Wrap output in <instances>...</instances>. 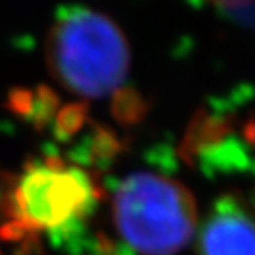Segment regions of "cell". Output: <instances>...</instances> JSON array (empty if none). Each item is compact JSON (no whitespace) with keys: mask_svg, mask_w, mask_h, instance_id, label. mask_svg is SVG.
<instances>
[{"mask_svg":"<svg viewBox=\"0 0 255 255\" xmlns=\"http://www.w3.org/2000/svg\"><path fill=\"white\" fill-rule=\"evenodd\" d=\"M44 53L57 82L87 100L116 92L129 71V46L119 25L84 5H71L57 14Z\"/></svg>","mask_w":255,"mask_h":255,"instance_id":"1","label":"cell"},{"mask_svg":"<svg viewBox=\"0 0 255 255\" xmlns=\"http://www.w3.org/2000/svg\"><path fill=\"white\" fill-rule=\"evenodd\" d=\"M114 223L140 255H175L197 229L195 197L181 181L154 172H133L117 184Z\"/></svg>","mask_w":255,"mask_h":255,"instance_id":"2","label":"cell"},{"mask_svg":"<svg viewBox=\"0 0 255 255\" xmlns=\"http://www.w3.org/2000/svg\"><path fill=\"white\" fill-rule=\"evenodd\" d=\"M100 186L87 170L44 158L27 165L7 197L9 227L16 234H68L96 209Z\"/></svg>","mask_w":255,"mask_h":255,"instance_id":"3","label":"cell"},{"mask_svg":"<svg viewBox=\"0 0 255 255\" xmlns=\"http://www.w3.org/2000/svg\"><path fill=\"white\" fill-rule=\"evenodd\" d=\"M200 255H255V218L234 199H220L199 234Z\"/></svg>","mask_w":255,"mask_h":255,"instance_id":"4","label":"cell"},{"mask_svg":"<svg viewBox=\"0 0 255 255\" xmlns=\"http://www.w3.org/2000/svg\"><path fill=\"white\" fill-rule=\"evenodd\" d=\"M245 136H247L248 142L255 147V119H252L250 123L247 124V128H245Z\"/></svg>","mask_w":255,"mask_h":255,"instance_id":"5","label":"cell"}]
</instances>
